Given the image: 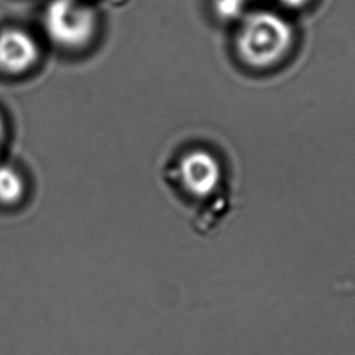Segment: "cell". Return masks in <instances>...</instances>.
<instances>
[{
    "instance_id": "obj_6",
    "label": "cell",
    "mask_w": 355,
    "mask_h": 355,
    "mask_svg": "<svg viewBox=\"0 0 355 355\" xmlns=\"http://www.w3.org/2000/svg\"><path fill=\"white\" fill-rule=\"evenodd\" d=\"M245 0H215V11L222 19H236L243 15Z\"/></svg>"
},
{
    "instance_id": "obj_7",
    "label": "cell",
    "mask_w": 355,
    "mask_h": 355,
    "mask_svg": "<svg viewBox=\"0 0 355 355\" xmlns=\"http://www.w3.org/2000/svg\"><path fill=\"white\" fill-rule=\"evenodd\" d=\"M279 1L288 8H300V7H304L305 4H308L311 0H279Z\"/></svg>"
},
{
    "instance_id": "obj_3",
    "label": "cell",
    "mask_w": 355,
    "mask_h": 355,
    "mask_svg": "<svg viewBox=\"0 0 355 355\" xmlns=\"http://www.w3.org/2000/svg\"><path fill=\"white\" fill-rule=\"evenodd\" d=\"M183 187L196 197H208L219 186L222 169L218 159L205 150L186 153L178 165Z\"/></svg>"
},
{
    "instance_id": "obj_8",
    "label": "cell",
    "mask_w": 355,
    "mask_h": 355,
    "mask_svg": "<svg viewBox=\"0 0 355 355\" xmlns=\"http://www.w3.org/2000/svg\"><path fill=\"white\" fill-rule=\"evenodd\" d=\"M4 133H6V129H4V122H3V119H1V116H0V146H1V143H3V139H4Z\"/></svg>"
},
{
    "instance_id": "obj_2",
    "label": "cell",
    "mask_w": 355,
    "mask_h": 355,
    "mask_svg": "<svg viewBox=\"0 0 355 355\" xmlns=\"http://www.w3.org/2000/svg\"><path fill=\"white\" fill-rule=\"evenodd\" d=\"M44 29L55 44L78 49L92 39L96 17L89 7L76 0H53L44 12Z\"/></svg>"
},
{
    "instance_id": "obj_4",
    "label": "cell",
    "mask_w": 355,
    "mask_h": 355,
    "mask_svg": "<svg viewBox=\"0 0 355 355\" xmlns=\"http://www.w3.org/2000/svg\"><path fill=\"white\" fill-rule=\"evenodd\" d=\"M35 40L24 31L8 28L0 32V69L6 73H22L37 60Z\"/></svg>"
},
{
    "instance_id": "obj_9",
    "label": "cell",
    "mask_w": 355,
    "mask_h": 355,
    "mask_svg": "<svg viewBox=\"0 0 355 355\" xmlns=\"http://www.w3.org/2000/svg\"><path fill=\"white\" fill-rule=\"evenodd\" d=\"M245 1H247V0H245Z\"/></svg>"
},
{
    "instance_id": "obj_1",
    "label": "cell",
    "mask_w": 355,
    "mask_h": 355,
    "mask_svg": "<svg viewBox=\"0 0 355 355\" xmlns=\"http://www.w3.org/2000/svg\"><path fill=\"white\" fill-rule=\"evenodd\" d=\"M293 40V28L282 15L255 11L243 19L236 36V49L244 64L262 69L284 58Z\"/></svg>"
},
{
    "instance_id": "obj_5",
    "label": "cell",
    "mask_w": 355,
    "mask_h": 355,
    "mask_svg": "<svg viewBox=\"0 0 355 355\" xmlns=\"http://www.w3.org/2000/svg\"><path fill=\"white\" fill-rule=\"evenodd\" d=\"M24 180L11 166L0 165V202L15 204L24 194Z\"/></svg>"
}]
</instances>
